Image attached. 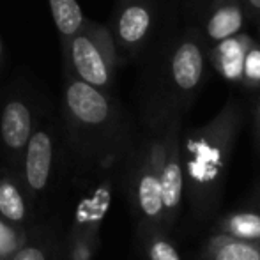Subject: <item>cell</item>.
Wrapping results in <instances>:
<instances>
[{
	"instance_id": "16",
	"label": "cell",
	"mask_w": 260,
	"mask_h": 260,
	"mask_svg": "<svg viewBox=\"0 0 260 260\" xmlns=\"http://www.w3.org/2000/svg\"><path fill=\"white\" fill-rule=\"evenodd\" d=\"M48 6L60 39L75 34L85 20V14L76 0H48Z\"/></svg>"
},
{
	"instance_id": "11",
	"label": "cell",
	"mask_w": 260,
	"mask_h": 260,
	"mask_svg": "<svg viewBox=\"0 0 260 260\" xmlns=\"http://www.w3.org/2000/svg\"><path fill=\"white\" fill-rule=\"evenodd\" d=\"M244 9L241 0H214L209 11L206 34L211 43L236 36L243 30Z\"/></svg>"
},
{
	"instance_id": "14",
	"label": "cell",
	"mask_w": 260,
	"mask_h": 260,
	"mask_svg": "<svg viewBox=\"0 0 260 260\" xmlns=\"http://www.w3.org/2000/svg\"><path fill=\"white\" fill-rule=\"evenodd\" d=\"M27 202L23 189L9 175H0V216L13 225H21L27 219Z\"/></svg>"
},
{
	"instance_id": "4",
	"label": "cell",
	"mask_w": 260,
	"mask_h": 260,
	"mask_svg": "<svg viewBox=\"0 0 260 260\" xmlns=\"http://www.w3.org/2000/svg\"><path fill=\"white\" fill-rule=\"evenodd\" d=\"M157 170L163 200V226L172 232L182 211L184 200V170L181 154V119L168 120L157 129Z\"/></svg>"
},
{
	"instance_id": "22",
	"label": "cell",
	"mask_w": 260,
	"mask_h": 260,
	"mask_svg": "<svg viewBox=\"0 0 260 260\" xmlns=\"http://www.w3.org/2000/svg\"><path fill=\"white\" fill-rule=\"evenodd\" d=\"M4 58V45H2V38H0V62Z\"/></svg>"
},
{
	"instance_id": "1",
	"label": "cell",
	"mask_w": 260,
	"mask_h": 260,
	"mask_svg": "<svg viewBox=\"0 0 260 260\" xmlns=\"http://www.w3.org/2000/svg\"><path fill=\"white\" fill-rule=\"evenodd\" d=\"M239 127L241 110L230 101L214 119L181 140L184 197L197 221L211 218L221 204Z\"/></svg>"
},
{
	"instance_id": "12",
	"label": "cell",
	"mask_w": 260,
	"mask_h": 260,
	"mask_svg": "<svg viewBox=\"0 0 260 260\" xmlns=\"http://www.w3.org/2000/svg\"><path fill=\"white\" fill-rule=\"evenodd\" d=\"M202 260H260V243L212 234L200 251Z\"/></svg>"
},
{
	"instance_id": "13",
	"label": "cell",
	"mask_w": 260,
	"mask_h": 260,
	"mask_svg": "<svg viewBox=\"0 0 260 260\" xmlns=\"http://www.w3.org/2000/svg\"><path fill=\"white\" fill-rule=\"evenodd\" d=\"M212 234H225L236 239L260 243V211L229 212L214 223Z\"/></svg>"
},
{
	"instance_id": "19",
	"label": "cell",
	"mask_w": 260,
	"mask_h": 260,
	"mask_svg": "<svg viewBox=\"0 0 260 260\" xmlns=\"http://www.w3.org/2000/svg\"><path fill=\"white\" fill-rule=\"evenodd\" d=\"M11 260H48L43 248L36 244H23L16 253L11 257Z\"/></svg>"
},
{
	"instance_id": "20",
	"label": "cell",
	"mask_w": 260,
	"mask_h": 260,
	"mask_svg": "<svg viewBox=\"0 0 260 260\" xmlns=\"http://www.w3.org/2000/svg\"><path fill=\"white\" fill-rule=\"evenodd\" d=\"M244 7L253 18L260 16V0H244Z\"/></svg>"
},
{
	"instance_id": "8",
	"label": "cell",
	"mask_w": 260,
	"mask_h": 260,
	"mask_svg": "<svg viewBox=\"0 0 260 260\" xmlns=\"http://www.w3.org/2000/svg\"><path fill=\"white\" fill-rule=\"evenodd\" d=\"M34 131V113L21 98H11L0 110V144L11 161L21 163L27 142Z\"/></svg>"
},
{
	"instance_id": "21",
	"label": "cell",
	"mask_w": 260,
	"mask_h": 260,
	"mask_svg": "<svg viewBox=\"0 0 260 260\" xmlns=\"http://www.w3.org/2000/svg\"><path fill=\"white\" fill-rule=\"evenodd\" d=\"M255 138H257V147L260 152V103L255 110Z\"/></svg>"
},
{
	"instance_id": "3",
	"label": "cell",
	"mask_w": 260,
	"mask_h": 260,
	"mask_svg": "<svg viewBox=\"0 0 260 260\" xmlns=\"http://www.w3.org/2000/svg\"><path fill=\"white\" fill-rule=\"evenodd\" d=\"M60 43L64 71L105 92L112 90L119 52L108 27L85 18L78 30Z\"/></svg>"
},
{
	"instance_id": "5",
	"label": "cell",
	"mask_w": 260,
	"mask_h": 260,
	"mask_svg": "<svg viewBox=\"0 0 260 260\" xmlns=\"http://www.w3.org/2000/svg\"><path fill=\"white\" fill-rule=\"evenodd\" d=\"M129 199L137 216L138 232L163 226V200L157 170V135L151 137L133 163L129 177Z\"/></svg>"
},
{
	"instance_id": "7",
	"label": "cell",
	"mask_w": 260,
	"mask_h": 260,
	"mask_svg": "<svg viewBox=\"0 0 260 260\" xmlns=\"http://www.w3.org/2000/svg\"><path fill=\"white\" fill-rule=\"evenodd\" d=\"M154 25L151 0H119L112 18L110 32L117 52L135 53L147 43Z\"/></svg>"
},
{
	"instance_id": "9",
	"label": "cell",
	"mask_w": 260,
	"mask_h": 260,
	"mask_svg": "<svg viewBox=\"0 0 260 260\" xmlns=\"http://www.w3.org/2000/svg\"><path fill=\"white\" fill-rule=\"evenodd\" d=\"M53 154L55 147L50 131L45 127H38L32 131L21 156L23 184L28 193L41 195L46 189L53 168Z\"/></svg>"
},
{
	"instance_id": "15",
	"label": "cell",
	"mask_w": 260,
	"mask_h": 260,
	"mask_svg": "<svg viewBox=\"0 0 260 260\" xmlns=\"http://www.w3.org/2000/svg\"><path fill=\"white\" fill-rule=\"evenodd\" d=\"M138 236L144 244V253L147 260H182L177 246L170 239V232L161 226L140 230Z\"/></svg>"
},
{
	"instance_id": "2",
	"label": "cell",
	"mask_w": 260,
	"mask_h": 260,
	"mask_svg": "<svg viewBox=\"0 0 260 260\" xmlns=\"http://www.w3.org/2000/svg\"><path fill=\"white\" fill-rule=\"evenodd\" d=\"M64 117L73 145L85 157H113L122 144V115L110 92L64 71Z\"/></svg>"
},
{
	"instance_id": "6",
	"label": "cell",
	"mask_w": 260,
	"mask_h": 260,
	"mask_svg": "<svg viewBox=\"0 0 260 260\" xmlns=\"http://www.w3.org/2000/svg\"><path fill=\"white\" fill-rule=\"evenodd\" d=\"M207 53L199 38H184L168 60V82L174 94V112L179 117L177 110L181 101H188L200 89L206 75Z\"/></svg>"
},
{
	"instance_id": "18",
	"label": "cell",
	"mask_w": 260,
	"mask_h": 260,
	"mask_svg": "<svg viewBox=\"0 0 260 260\" xmlns=\"http://www.w3.org/2000/svg\"><path fill=\"white\" fill-rule=\"evenodd\" d=\"M241 83L248 89H258L260 87V45L257 43H253L244 55Z\"/></svg>"
},
{
	"instance_id": "10",
	"label": "cell",
	"mask_w": 260,
	"mask_h": 260,
	"mask_svg": "<svg viewBox=\"0 0 260 260\" xmlns=\"http://www.w3.org/2000/svg\"><path fill=\"white\" fill-rule=\"evenodd\" d=\"M253 43L255 41L250 36L239 32V34L223 39V41L214 43V48L209 53V58L221 76H225L230 82H241L244 55Z\"/></svg>"
},
{
	"instance_id": "17",
	"label": "cell",
	"mask_w": 260,
	"mask_h": 260,
	"mask_svg": "<svg viewBox=\"0 0 260 260\" xmlns=\"http://www.w3.org/2000/svg\"><path fill=\"white\" fill-rule=\"evenodd\" d=\"M25 244V236L16 225L6 221L0 216V260H11L14 253Z\"/></svg>"
},
{
	"instance_id": "23",
	"label": "cell",
	"mask_w": 260,
	"mask_h": 260,
	"mask_svg": "<svg viewBox=\"0 0 260 260\" xmlns=\"http://www.w3.org/2000/svg\"><path fill=\"white\" fill-rule=\"evenodd\" d=\"M255 200H257V204H258V207H260V188H258L257 195H255Z\"/></svg>"
}]
</instances>
